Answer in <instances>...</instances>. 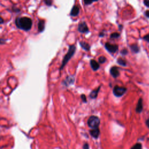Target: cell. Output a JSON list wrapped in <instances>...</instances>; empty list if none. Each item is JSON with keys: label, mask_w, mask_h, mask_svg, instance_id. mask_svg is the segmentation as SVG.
<instances>
[{"label": "cell", "mask_w": 149, "mask_h": 149, "mask_svg": "<svg viewBox=\"0 0 149 149\" xmlns=\"http://www.w3.org/2000/svg\"><path fill=\"white\" fill-rule=\"evenodd\" d=\"M100 124V120L99 117L96 116H91L87 120V124L89 128L95 129L99 128Z\"/></svg>", "instance_id": "3957f363"}, {"label": "cell", "mask_w": 149, "mask_h": 149, "mask_svg": "<svg viewBox=\"0 0 149 149\" xmlns=\"http://www.w3.org/2000/svg\"><path fill=\"white\" fill-rule=\"evenodd\" d=\"M81 99H82V101H83L84 103H86V102H87L86 96L85 95V94H82V95H81Z\"/></svg>", "instance_id": "603a6c76"}, {"label": "cell", "mask_w": 149, "mask_h": 149, "mask_svg": "<svg viewBox=\"0 0 149 149\" xmlns=\"http://www.w3.org/2000/svg\"><path fill=\"white\" fill-rule=\"evenodd\" d=\"M121 53L123 54V55L125 56V55H126V54H128V50L126 49H124L121 51Z\"/></svg>", "instance_id": "d4e9b609"}, {"label": "cell", "mask_w": 149, "mask_h": 149, "mask_svg": "<svg viewBox=\"0 0 149 149\" xmlns=\"http://www.w3.org/2000/svg\"><path fill=\"white\" fill-rule=\"evenodd\" d=\"M90 134L93 138H95V139H97L100 134L99 128H95V129H92L91 130H90Z\"/></svg>", "instance_id": "9c48e42d"}, {"label": "cell", "mask_w": 149, "mask_h": 149, "mask_svg": "<svg viewBox=\"0 0 149 149\" xmlns=\"http://www.w3.org/2000/svg\"><path fill=\"white\" fill-rule=\"evenodd\" d=\"M144 14L145 15L149 18V11H146L145 12H144Z\"/></svg>", "instance_id": "83f0119b"}, {"label": "cell", "mask_w": 149, "mask_h": 149, "mask_svg": "<svg viewBox=\"0 0 149 149\" xmlns=\"http://www.w3.org/2000/svg\"><path fill=\"white\" fill-rule=\"evenodd\" d=\"M78 31L81 33H87L89 32L88 26L86 22H80L78 25Z\"/></svg>", "instance_id": "8992f818"}, {"label": "cell", "mask_w": 149, "mask_h": 149, "mask_svg": "<svg viewBox=\"0 0 149 149\" xmlns=\"http://www.w3.org/2000/svg\"><path fill=\"white\" fill-rule=\"evenodd\" d=\"M80 45L81 47H82V48L83 49H84L86 51H89L90 49V45L88 43H86L85 42H80Z\"/></svg>", "instance_id": "9a60e30c"}, {"label": "cell", "mask_w": 149, "mask_h": 149, "mask_svg": "<svg viewBox=\"0 0 149 149\" xmlns=\"http://www.w3.org/2000/svg\"><path fill=\"white\" fill-rule=\"evenodd\" d=\"M131 50L134 52V53H138L139 51V47L137 44H133L130 46Z\"/></svg>", "instance_id": "2e32d148"}, {"label": "cell", "mask_w": 149, "mask_h": 149, "mask_svg": "<svg viewBox=\"0 0 149 149\" xmlns=\"http://www.w3.org/2000/svg\"><path fill=\"white\" fill-rule=\"evenodd\" d=\"M79 12H80L79 7L77 5H74L71 9L70 15L72 17H76L79 14Z\"/></svg>", "instance_id": "30bf717a"}, {"label": "cell", "mask_w": 149, "mask_h": 149, "mask_svg": "<svg viewBox=\"0 0 149 149\" xmlns=\"http://www.w3.org/2000/svg\"><path fill=\"white\" fill-rule=\"evenodd\" d=\"M99 36H100V37H103V36H104V33H103V32H101V34H100Z\"/></svg>", "instance_id": "f546056e"}, {"label": "cell", "mask_w": 149, "mask_h": 149, "mask_svg": "<svg viewBox=\"0 0 149 149\" xmlns=\"http://www.w3.org/2000/svg\"><path fill=\"white\" fill-rule=\"evenodd\" d=\"M83 149H89V145L88 143H85L84 144H83Z\"/></svg>", "instance_id": "4316f807"}, {"label": "cell", "mask_w": 149, "mask_h": 149, "mask_svg": "<svg viewBox=\"0 0 149 149\" xmlns=\"http://www.w3.org/2000/svg\"><path fill=\"white\" fill-rule=\"evenodd\" d=\"M120 37V34L117 32H114L110 35V38H118Z\"/></svg>", "instance_id": "d6986e66"}, {"label": "cell", "mask_w": 149, "mask_h": 149, "mask_svg": "<svg viewBox=\"0 0 149 149\" xmlns=\"http://www.w3.org/2000/svg\"><path fill=\"white\" fill-rule=\"evenodd\" d=\"M143 39L144 40H145V41H146L147 42H148L149 43V34H147L146 36H144L143 37Z\"/></svg>", "instance_id": "cb8c5ba5"}, {"label": "cell", "mask_w": 149, "mask_h": 149, "mask_svg": "<svg viewBox=\"0 0 149 149\" xmlns=\"http://www.w3.org/2000/svg\"><path fill=\"white\" fill-rule=\"evenodd\" d=\"M110 74L114 78L118 77L120 75L118 68L117 66H113L110 69Z\"/></svg>", "instance_id": "52a82bcc"}, {"label": "cell", "mask_w": 149, "mask_h": 149, "mask_svg": "<svg viewBox=\"0 0 149 149\" xmlns=\"http://www.w3.org/2000/svg\"><path fill=\"white\" fill-rule=\"evenodd\" d=\"M105 49L111 54L115 53L118 50V46L117 44H111L109 43H106L105 44Z\"/></svg>", "instance_id": "5b68a950"}, {"label": "cell", "mask_w": 149, "mask_h": 149, "mask_svg": "<svg viewBox=\"0 0 149 149\" xmlns=\"http://www.w3.org/2000/svg\"><path fill=\"white\" fill-rule=\"evenodd\" d=\"M143 100L142 99H140L138 102L136 107V111L138 113H142L143 111Z\"/></svg>", "instance_id": "7c38bea8"}, {"label": "cell", "mask_w": 149, "mask_h": 149, "mask_svg": "<svg viewBox=\"0 0 149 149\" xmlns=\"http://www.w3.org/2000/svg\"><path fill=\"white\" fill-rule=\"evenodd\" d=\"M76 51V47L74 45H71L69 46V50L68 51V52L66 53V55L65 56L62 62L61 66L60 67V70H62L64 67L66 65V64L68 62V61L71 59V58L74 56V55Z\"/></svg>", "instance_id": "7a4b0ae2"}, {"label": "cell", "mask_w": 149, "mask_h": 149, "mask_svg": "<svg viewBox=\"0 0 149 149\" xmlns=\"http://www.w3.org/2000/svg\"><path fill=\"white\" fill-rule=\"evenodd\" d=\"M64 83L66 86L73 84L74 83V77L72 76H68L65 80Z\"/></svg>", "instance_id": "4fadbf2b"}, {"label": "cell", "mask_w": 149, "mask_h": 149, "mask_svg": "<svg viewBox=\"0 0 149 149\" xmlns=\"http://www.w3.org/2000/svg\"><path fill=\"white\" fill-rule=\"evenodd\" d=\"M144 4L147 7L149 8V0H144Z\"/></svg>", "instance_id": "484cf974"}, {"label": "cell", "mask_w": 149, "mask_h": 149, "mask_svg": "<svg viewBox=\"0 0 149 149\" xmlns=\"http://www.w3.org/2000/svg\"><path fill=\"white\" fill-rule=\"evenodd\" d=\"M15 22L18 29L25 31L30 30L33 25L32 20L28 17H18Z\"/></svg>", "instance_id": "6da1fadb"}, {"label": "cell", "mask_w": 149, "mask_h": 149, "mask_svg": "<svg viewBox=\"0 0 149 149\" xmlns=\"http://www.w3.org/2000/svg\"><path fill=\"white\" fill-rule=\"evenodd\" d=\"M45 29V21L44 20H40L38 23V30L39 32H42Z\"/></svg>", "instance_id": "8fae6325"}, {"label": "cell", "mask_w": 149, "mask_h": 149, "mask_svg": "<svg viewBox=\"0 0 149 149\" xmlns=\"http://www.w3.org/2000/svg\"><path fill=\"white\" fill-rule=\"evenodd\" d=\"M99 0H84V3L85 5H90L94 2L98 1Z\"/></svg>", "instance_id": "ffe728a7"}, {"label": "cell", "mask_w": 149, "mask_h": 149, "mask_svg": "<svg viewBox=\"0 0 149 149\" xmlns=\"http://www.w3.org/2000/svg\"><path fill=\"white\" fill-rule=\"evenodd\" d=\"M101 87L100 86L98 89H97L96 90H93L90 94V97L91 98V99H96L97 96H98V93L99 92V90L100 89Z\"/></svg>", "instance_id": "5bb4252c"}, {"label": "cell", "mask_w": 149, "mask_h": 149, "mask_svg": "<svg viewBox=\"0 0 149 149\" xmlns=\"http://www.w3.org/2000/svg\"><path fill=\"white\" fill-rule=\"evenodd\" d=\"M90 66L91 67L92 70L94 71H97L100 68V65L96 60H91L90 62Z\"/></svg>", "instance_id": "ba28073f"}, {"label": "cell", "mask_w": 149, "mask_h": 149, "mask_svg": "<svg viewBox=\"0 0 149 149\" xmlns=\"http://www.w3.org/2000/svg\"><path fill=\"white\" fill-rule=\"evenodd\" d=\"M106 61H107V59H106V58H105V57H104V56L100 57L99 58V63H100V64H104V63H105V62H106Z\"/></svg>", "instance_id": "44dd1931"}, {"label": "cell", "mask_w": 149, "mask_h": 149, "mask_svg": "<svg viewBox=\"0 0 149 149\" xmlns=\"http://www.w3.org/2000/svg\"><path fill=\"white\" fill-rule=\"evenodd\" d=\"M3 23H4V20H3V19L2 18H1V23H0L3 24Z\"/></svg>", "instance_id": "4dcf8cb0"}, {"label": "cell", "mask_w": 149, "mask_h": 149, "mask_svg": "<svg viewBox=\"0 0 149 149\" xmlns=\"http://www.w3.org/2000/svg\"><path fill=\"white\" fill-rule=\"evenodd\" d=\"M117 62L118 64H119L120 65H122V66H125L126 65V62L125 60L121 58H119L117 60Z\"/></svg>", "instance_id": "e0dca14e"}, {"label": "cell", "mask_w": 149, "mask_h": 149, "mask_svg": "<svg viewBox=\"0 0 149 149\" xmlns=\"http://www.w3.org/2000/svg\"><path fill=\"white\" fill-rule=\"evenodd\" d=\"M126 88L124 87H119L118 86H115L113 89V94H114L115 96L119 97L124 95L126 93Z\"/></svg>", "instance_id": "277c9868"}, {"label": "cell", "mask_w": 149, "mask_h": 149, "mask_svg": "<svg viewBox=\"0 0 149 149\" xmlns=\"http://www.w3.org/2000/svg\"><path fill=\"white\" fill-rule=\"evenodd\" d=\"M146 125L147 126V127L149 128V119H147V120L146 121Z\"/></svg>", "instance_id": "f1b7e54d"}, {"label": "cell", "mask_w": 149, "mask_h": 149, "mask_svg": "<svg viewBox=\"0 0 149 149\" xmlns=\"http://www.w3.org/2000/svg\"><path fill=\"white\" fill-rule=\"evenodd\" d=\"M44 3H46V4L48 6H51L52 5V0H44Z\"/></svg>", "instance_id": "7402d4cb"}, {"label": "cell", "mask_w": 149, "mask_h": 149, "mask_svg": "<svg viewBox=\"0 0 149 149\" xmlns=\"http://www.w3.org/2000/svg\"><path fill=\"white\" fill-rule=\"evenodd\" d=\"M130 149H142V146L140 143H136Z\"/></svg>", "instance_id": "ac0fdd59"}]
</instances>
